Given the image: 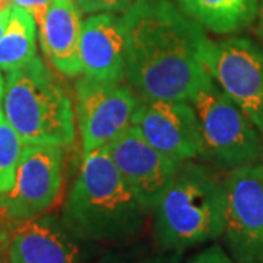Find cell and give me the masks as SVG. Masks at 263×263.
<instances>
[{"label":"cell","instance_id":"cell-22","mask_svg":"<svg viewBox=\"0 0 263 263\" xmlns=\"http://www.w3.org/2000/svg\"><path fill=\"white\" fill-rule=\"evenodd\" d=\"M256 32L259 35L260 44L263 46V0L259 3V9H257V16H256Z\"/></svg>","mask_w":263,"mask_h":263},{"label":"cell","instance_id":"cell-15","mask_svg":"<svg viewBox=\"0 0 263 263\" xmlns=\"http://www.w3.org/2000/svg\"><path fill=\"white\" fill-rule=\"evenodd\" d=\"M260 0H177V6L203 29L218 35L249 28L257 16Z\"/></svg>","mask_w":263,"mask_h":263},{"label":"cell","instance_id":"cell-4","mask_svg":"<svg viewBox=\"0 0 263 263\" xmlns=\"http://www.w3.org/2000/svg\"><path fill=\"white\" fill-rule=\"evenodd\" d=\"M2 110L25 145L65 148L75 142L73 101L38 54L8 72Z\"/></svg>","mask_w":263,"mask_h":263},{"label":"cell","instance_id":"cell-19","mask_svg":"<svg viewBox=\"0 0 263 263\" xmlns=\"http://www.w3.org/2000/svg\"><path fill=\"white\" fill-rule=\"evenodd\" d=\"M186 263H237L222 246L211 245L195 253Z\"/></svg>","mask_w":263,"mask_h":263},{"label":"cell","instance_id":"cell-11","mask_svg":"<svg viewBox=\"0 0 263 263\" xmlns=\"http://www.w3.org/2000/svg\"><path fill=\"white\" fill-rule=\"evenodd\" d=\"M107 149L123 179L139 197L142 205L152 212L181 162L171 160L154 148L135 126L123 132Z\"/></svg>","mask_w":263,"mask_h":263},{"label":"cell","instance_id":"cell-8","mask_svg":"<svg viewBox=\"0 0 263 263\" xmlns=\"http://www.w3.org/2000/svg\"><path fill=\"white\" fill-rule=\"evenodd\" d=\"M65 151L56 145H24L10 190L0 193V214L12 222L44 215L63 187Z\"/></svg>","mask_w":263,"mask_h":263},{"label":"cell","instance_id":"cell-2","mask_svg":"<svg viewBox=\"0 0 263 263\" xmlns=\"http://www.w3.org/2000/svg\"><path fill=\"white\" fill-rule=\"evenodd\" d=\"M148 215L107 146L82 155L62 212L63 224L76 237L94 245L126 243L139 235Z\"/></svg>","mask_w":263,"mask_h":263},{"label":"cell","instance_id":"cell-12","mask_svg":"<svg viewBox=\"0 0 263 263\" xmlns=\"http://www.w3.org/2000/svg\"><path fill=\"white\" fill-rule=\"evenodd\" d=\"M85 243L62 218L44 214L16 222L8 235L6 247L9 263H86Z\"/></svg>","mask_w":263,"mask_h":263},{"label":"cell","instance_id":"cell-6","mask_svg":"<svg viewBox=\"0 0 263 263\" xmlns=\"http://www.w3.org/2000/svg\"><path fill=\"white\" fill-rule=\"evenodd\" d=\"M209 76L263 135V46L247 37L209 40L203 48Z\"/></svg>","mask_w":263,"mask_h":263},{"label":"cell","instance_id":"cell-18","mask_svg":"<svg viewBox=\"0 0 263 263\" xmlns=\"http://www.w3.org/2000/svg\"><path fill=\"white\" fill-rule=\"evenodd\" d=\"M82 13H103V12H124L130 6L132 0H75Z\"/></svg>","mask_w":263,"mask_h":263},{"label":"cell","instance_id":"cell-21","mask_svg":"<svg viewBox=\"0 0 263 263\" xmlns=\"http://www.w3.org/2000/svg\"><path fill=\"white\" fill-rule=\"evenodd\" d=\"M181 260H183V253L180 252H158L127 263H181Z\"/></svg>","mask_w":263,"mask_h":263},{"label":"cell","instance_id":"cell-13","mask_svg":"<svg viewBox=\"0 0 263 263\" xmlns=\"http://www.w3.org/2000/svg\"><path fill=\"white\" fill-rule=\"evenodd\" d=\"M79 60L86 78L123 82L126 79L123 16L113 12H103L85 19L79 40Z\"/></svg>","mask_w":263,"mask_h":263},{"label":"cell","instance_id":"cell-14","mask_svg":"<svg viewBox=\"0 0 263 263\" xmlns=\"http://www.w3.org/2000/svg\"><path fill=\"white\" fill-rule=\"evenodd\" d=\"M82 24V10L75 0H51L38 25L41 48L62 75L73 78L82 73L79 60Z\"/></svg>","mask_w":263,"mask_h":263},{"label":"cell","instance_id":"cell-16","mask_svg":"<svg viewBox=\"0 0 263 263\" xmlns=\"http://www.w3.org/2000/svg\"><path fill=\"white\" fill-rule=\"evenodd\" d=\"M37 22L28 10L12 5V13L0 38V69L6 73L37 56Z\"/></svg>","mask_w":263,"mask_h":263},{"label":"cell","instance_id":"cell-3","mask_svg":"<svg viewBox=\"0 0 263 263\" xmlns=\"http://www.w3.org/2000/svg\"><path fill=\"white\" fill-rule=\"evenodd\" d=\"M158 252H180L221 238L226 222L224 177L195 160L179 171L152 209Z\"/></svg>","mask_w":263,"mask_h":263},{"label":"cell","instance_id":"cell-25","mask_svg":"<svg viewBox=\"0 0 263 263\" xmlns=\"http://www.w3.org/2000/svg\"><path fill=\"white\" fill-rule=\"evenodd\" d=\"M3 97H5V79L2 76V69H0V110H2V104H3Z\"/></svg>","mask_w":263,"mask_h":263},{"label":"cell","instance_id":"cell-7","mask_svg":"<svg viewBox=\"0 0 263 263\" xmlns=\"http://www.w3.org/2000/svg\"><path fill=\"white\" fill-rule=\"evenodd\" d=\"M222 241L237 263H263V161L224 176Z\"/></svg>","mask_w":263,"mask_h":263},{"label":"cell","instance_id":"cell-23","mask_svg":"<svg viewBox=\"0 0 263 263\" xmlns=\"http://www.w3.org/2000/svg\"><path fill=\"white\" fill-rule=\"evenodd\" d=\"M10 13H12V5H9L8 8H5V9L0 12V38L3 35L6 27H8V22H9L10 19Z\"/></svg>","mask_w":263,"mask_h":263},{"label":"cell","instance_id":"cell-5","mask_svg":"<svg viewBox=\"0 0 263 263\" xmlns=\"http://www.w3.org/2000/svg\"><path fill=\"white\" fill-rule=\"evenodd\" d=\"M190 103L199 124L200 158L227 171L262 162L263 135L212 78Z\"/></svg>","mask_w":263,"mask_h":263},{"label":"cell","instance_id":"cell-10","mask_svg":"<svg viewBox=\"0 0 263 263\" xmlns=\"http://www.w3.org/2000/svg\"><path fill=\"white\" fill-rule=\"evenodd\" d=\"M132 126L171 160L184 162L200 157L199 124L190 101L139 98Z\"/></svg>","mask_w":263,"mask_h":263},{"label":"cell","instance_id":"cell-20","mask_svg":"<svg viewBox=\"0 0 263 263\" xmlns=\"http://www.w3.org/2000/svg\"><path fill=\"white\" fill-rule=\"evenodd\" d=\"M50 2L51 0H10V5H15V6L22 8V9L28 10L35 19L37 25H40L44 15H46V12H47Z\"/></svg>","mask_w":263,"mask_h":263},{"label":"cell","instance_id":"cell-1","mask_svg":"<svg viewBox=\"0 0 263 263\" xmlns=\"http://www.w3.org/2000/svg\"><path fill=\"white\" fill-rule=\"evenodd\" d=\"M122 16L132 89L139 98L190 101L211 79L203 27L171 0H132Z\"/></svg>","mask_w":263,"mask_h":263},{"label":"cell","instance_id":"cell-24","mask_svg":"<svg viewBox=\"0 0 263 263\" xmlns=\"http://www.w3.org/2000/svg\"><path fill=\"white\" fill-rule=\"evenodd\" d=\"M8 235L0 233V263H9L8 259V247H6Z\"/></svg>","mask_w":263,"mask_h":263},{"label":"cell","instance_id":"cell-17","mask_svg":"<svg viewBox=\"0 0 263 263\" xmlns=\"http://www.w3.org/2000/svg\"><path fill=\"white\" fill-rule=\"evenodd\" d=\"M24 145L21 136L6 120L3 110H0V193L10 190L15 183Z\"/></svg>","mask_w":263,"mask_h":263},{"label":"cell","instance_id":"cell-26","mask_svg":"<svg viewBox=\"0 0 263 263\" xmlns=\"http://www.w3.org/2000/svg\"><path fill=\"white\" fill-rule=\"evenodd\" d=\"M10 5V0H0V12L5 9V8H8Z\"/></svg>","mask_w":263,"mask_h":263},{"label":"cell","instance_id":"cell-9","mask_svg":"<svg viewBox=\"0 0 263 263\" xmlns=\"http://www.w3.org/2000/svg\"><path fill=\"white\" fill-rule=\"evenodd\" d=\"M76 120L82 155L108 146L132 126L139 95L123 82L81 78L75 85Z\"/></svg>","mask_w":263,"mask_h":263}]
</instances>
